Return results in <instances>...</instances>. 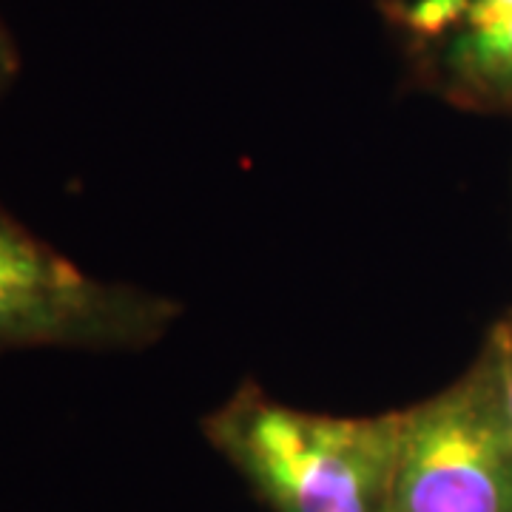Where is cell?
I'll list each match as a JSON object with an SVG mask.
<instances>
[{
	"mask_svg": "<svg viewBox=\"0 0 512 512\" xmlns=\"http://www.w3.org/2000/svg\"><path fill=\"white\" fill-rule=\"evenodd\" d=\"M202 430L274 512H390L404 410L328 416L245 382Z\"/></svg>",
	"mask_w": 512,
	"mask_h": 512,
	"instance_id": "6da1fadb",
	"label": "cell"
},
{
	"mask_svg": "<svg viewBox=\"0 0 512 512\" xmlns=\"http://www.w3.org/2000/svg\"><path fill=\"white\" fill-rule=\"evenodd\" d=\"M183 302L86 274L0 202V356L18 350L143 353Z\"/></svg>",
	"mask_w": 512,
	"mask_h": 512,
	"instance_id": "7a4b0ae2",
	"label": "cell"
},
{
	"mask_svg": "<svg viewBox=\"0 0 512 512\" xmlns=\"http://www.w3.org/2000/svg\"><path fill=\"white\" fill-rule=\"evenodd\" d=\"M390 512H512V427L490 353L404 410Z\"/></svg>",
	"mask_w": 512,
	"mask_h": 512,
	"instance_id": "3957f363",
	"label": "cell"
},
{
	"mask_svg": "<svg viewBox=\"0 0 512 512\" xmlns=\"http://www.w3.org/2000/svg\"><path fill=\"white\" fill-rule=\"evenodd\" d=\"M407 77L473 114H512V0H379Z\"/></svg>",
	"mask_w": 512,
	"mask_h": 512,
	"instance_id": "277c9868",
	"label": "cell"
},
{
	"mask_svg": "<svg viewBox=\"0 0 512 512\" xmlns=\"http://www.w3.org/2000/svg\"><path fill=\"white\" fill-rule=\"evenodd\" d=\"M484 350L493 359L495 376H498V390H501V402H504V410H507V419H510L512 427V308L487 333Z\"/></svg>",
	"mask_w": 512,
	"mask_h": 512,
	"instance_id": "5b68a950",
	"label": "cell"
},
{
	"mask_svg": "<svg viewBox=\"0 0 512 512\" xmlns=\"http://www.w3.org/2000/svg\"><path fill=\"white\" fill-rule=\"evenodd\" d=\"M20 69H23V57H20L18 40L0 18V103H3L6 94L12 92V86L18 83Z\"/></svg>",
	"mask_w": 512,
	"mask_h": 512,
	"instance_id": "8992f818",
	"label": "cell"
}]
</instances>
